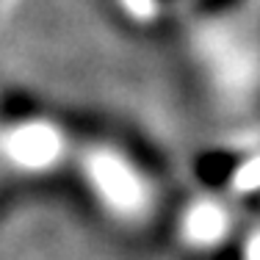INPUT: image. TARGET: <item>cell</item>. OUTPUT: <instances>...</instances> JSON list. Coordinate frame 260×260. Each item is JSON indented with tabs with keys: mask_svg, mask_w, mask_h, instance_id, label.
Returning a JSON list of instances; mask_svg holds the SVG:
<instances>
[{
	"mask_svg": "<svg viewBox=\"0 0 260 260\" xmlns=\"http://www.w3.org/2000/svg\"><path fill=\"white\" fill-rule=\"evenodd\" d=\"M55 150L58 136L53 133V127H45L39 122L20 125L9 136V152L14 160H20V166H45L47 160H53Z\"/></svg>",
	"mask_w": 260,
	"mask_h": 260,
	"instance_id": "obj_2",
	"label": "cell"
},
{
	"mask_svg": "<svg viewBox=\"0 0 260 260\" xmlns=\"http://www.w3.org/2000/svg\"><path fill=\"white\" fill-rule=\"evenodd\" d=\"M202 188L219 194V200L260 210V136L230 147L208 150L197 164Z\"/></svg>",
	"mask_w": 260,
	"mask_h": 260,
	"instance_id": "obj_1",
	"label": "cell"
}]
</instances>
